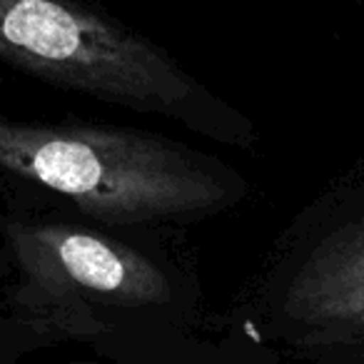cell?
<instances>
[{
  "instance_id": "5b68a950",
  "label": "cell",
  "mask_w": 364,
  "mask_h": 364,
  "mask_svg": "<svg viewBox=\"0 0 364 364\" xmlns=\"http://www.w3.org/2000/svg\"><path fill=\"white\" fill-rule=\"evenodd\" d=\"M11 259L6 247H0V364H18V349L23 347V329L11 312Z\"/></svg>"
},
{
  "instance_id": "8992f818",
  "label": "cell",
  "mask_w": 364,
  "mask_h": 364,
  "mask_svg": "<svg viewBox=\"0 0 364 364\" xmlns=\"http://www.w3.org/2000/svg\"><path fill=\"white\" fill-rule=\"evenodd\" d=\"M73 364H95V362H73Z\"/></svg>"
},
{
  "instance_id": "7a4b0ae2",
  "label": "cell",
  "mask_w": 364,
  "mask_h": 364,
  "mask_svg": "<svg viewBox=\"0 0 364 364\" xmlns=\"http://www.w3.org/2000/svg\"><path fill=\"white\" fill-rule=\"evenodd\" d=\"M0 60L68 90L195 120L210 95L137 33L73 0H0Z\"/></svg>"
},
{
  "instance_id": "6da1fadb",
  "label": "cell",
  "mask_w": 364,
  "mask_h": 364,
  "mask_svg": "<svg viewBox=\"0 0 364 364\" xmlns=\"http://www.w3.org/2000/svg\"><path fill=\"white\" fill-rule=\"evenodd\" d=\"M175 142L100 125L0 115V167L70 198L100 223L198 218L230 203L223 170Z\"/></svg>"
},
{
  "instance_id": "277c9868",
  "label": "cell",
  "mask_w": 364,
  "mask_h": 364,
  "mask_svg": "<svg viewBox=\"0 0 364 364\" xmlns=\"http://www.w3.org/2000/svg\"><path fill=\"white\" fill-rule=\"evenodd\" d=\"M287 324L307 344L364 339V218L324 235L287 279Z\"/></svg>"
},
{
  "instance_id": "3957f363",
  "label": "cell",
  "mask_w": 364,
  "mask_h": 364,
  "mask_svg": "<svg viewBox=\"0 0 364 364\" xmlns=\"http://www.w3.org/2000/svg\"><path fill=\"white\" fill-rule=\"evenodd\" d=\"M11 312L41 339H90L117 314L160 307L170 282L157 264L105 235L50 223H11Z\"/></svg>"
},
{
  "instance_id": "52a82bcc",
  "label": "cell",
  "mask_w": 364,
  "mask_h": 364,
  "mask_svg": "<svg viewBox=\"0 0 364 364\" xmlns=\"http://www.w3.org/2000/svg\"><path fill=\"white\" fill-rule=\"evenodd\" d=\"M362 344H364V339H362Z\"/></svg>"
}]
</instances>
